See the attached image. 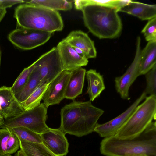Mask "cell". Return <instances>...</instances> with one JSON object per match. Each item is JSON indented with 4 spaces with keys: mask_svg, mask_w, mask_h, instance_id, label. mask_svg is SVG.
Wrapping results in <instances>:
<instances>
[{
    "mask_svg": "<svg viewBox=\"0 0 156 156\" xmlns=\"http://www.w3.org/2000/svg\"><path fill=\"white\" fill-rule=\"evenodd\" d=\"M86 74L88 83L87 92L90 101H93L105 88L104 79L99 72L94 69L87 71Z\"/></svg>",
    "mask_w": 156,
    "mask_h": 156,
    "instance_id": "18",
    "label": "cell"
},
{
    "mask_svg": "<svg viewBox=\"0 0 156 156\" xmlns=\"http://www.w3.org/2000/svg\"><path fill=\"white\" fill-rule=\"evenodd\" d=\"M6 12V9L0 6V23L5 16Z\"/></svg>",
    "mask_w": 156,
    "mask_h": 156,
    "instance_id": "33",
    "label": "cell"
},
{
    "mask_svg": "<svg viewBox=\"0 0 156 156\" xmlns=\"http://www.w3.org/2000/svg\"><path fill=\"white\" fill-rule=\"evenodd\" d=\"M104 111L93 105L90 101L75 100L61 110V124L59 128L66 133L81 137L94 132L98 121Z\"/></svg>",
    "mask_w": 156,
    "mask_h": 156,
    "instance_id": "1",
    "label": "cell"
},
{
    "mask_svg": "<svg viewBox=\"0 0 156 156\" xmlns=\"http://www.w3.org/2000/svg\"><path fill=\"white\" fill-rule=\"evenodd\" d=\"M129 156H149L146 154H134Z\"/></svg>",
    "mask_w": 156,
    "mask_h": 156,
    "instance_id": "37",
    "label": "cell"
},
{
    "mask_svg": "<svg viewBox=\"0 0 156 156\" xmlns=\"http://www.w3.org/2000/svg\"><path fill=\"white\" fill-rule=\"evenodd\" d=\"M141 51V38L138 36L136 39L135 55L133 62L123 75L115 78L116 90L123 99H130L129 88L140 76L139 66Z\"/></svg>",
    "mask_w": 156,
    "mask_h": 156,
    "instance_id": "9",
    "label": "cell"
},
{
    "mask_svg": "<svg viewBox=\"0 0 156 156\" xmlns=\"http://www.w3.org/2000/svg\"><path fill=\"white\" fill-rule=\"evenodd\" d=\"M41 82L39 73L34 68L25 85L15 95L18 101L20 104L24 101L37 87Z\"/></svg>",
    "mask_w": 156,
    "mask_h": 156,
    "instance_id": "22",
    "label": "cell"
},
{
    "mask_svg": "<svg viewBox=\"0 0 156 156\" xmlns=\"http://www.w3.org/2000/svg\"><path fill=\"white\" fill-rule=\"evenodd\" d=\"M20 140L28 142L42 143L41 134L24 127H18L10 130Z\"/></svg>",
    "mask_w": 156,
    "mask_h": 156,
    "instance_id": "24",
    "label": "cell"
},
{
    "mask_svg": "<svg viewBox=\"0 0 156 156\" xmlns=\"http://www.w3.org/2000/svg\"><path fill=\"white\" fill-rule=\"evenodd\" d=\"M25 111L12 92L11 87H0V112L5 119L17 115Z\"/></svg>",
    "mask_w": 156,
    "mask_h": 156,
    "instance_id": "14",
    "label": "cell"
},
{
    "mask_svg": "<svg viewBox=\"0 0 156 156\" xmlns=\"http://www.w3.org/2000/svg\"><path fill=\"white\" fill-rule=\"evenodd\" d=\"M1 53L0 49V65H1Z\"/></svg>",
    "mask_w": 156,
    "mask_h": 156,
    "instance_id": "39",
    "label": "cell"
},
{
    "mask_svg": "<svg viewBox=\"0 0 156 156\" xmlns=\"http://www.w3.org/2000/svg\"><path fill=\"white\" fill-rule=\"evenodd\" d=\"M101 153L105 156H129L144 154L156 156V122L152 121L137 136L121 139L114 136L104 138L100 144Z\"/></svg>",
    "mask_w": 156,
    "mask_h": 156,
    "instance_id": "2",
    "label": "cell"
},
{
    "mask_svg": "<svg viewBox=\"0 0 156 156\" xmlns=\"http://www.w3.org/2000/svg\"><path fill=\"white\" fill-rule=\"evenodd\" d=\"M156 65V41L148 42L141 50L139 66L140 75H145Z\"/></svg>",
    "mask_w": 156,
    "mask_h": 156,
    "instance_id": "19",
    "label": "cell"
},
{
    "mask_svg": "<svg viewBox=\"0 0 156 156\" xmlns=\"http://www.w3.org/2000/svg\"><path fill=\"white\" fill-rule=\"evenodd\" d=\"M65 134L58 128L48 129L41 134L42 143L55 156H64L68 152L69 143Z\"/></svg>",
    "mask_w": 156,
    "mask_h": 156,
    "instance_id": "12",
    "label": "cell"
},
{
    "mask_svg": "<svg viewBox=\"0 0 156 156\" xmlns=\"http://www.w3.org/2000/svg\"><path fill=\"white\" fill-rule=\"evenodd\" d=\"M118 0H79L74 1L76 9L80 10L84 6L88 5H95L114 8L116 9Z\"/></svg>",
    "mask_w": 156,
    "mask_h": 156,
    "instance_id": "26",
    "label": "cell"
},
{
    "mask_svg": "<svg viewBox=\"0 0 156 156\" xmlns=\"http://www.w3.org/2000/svg\"><path fill=\"white\" fill-rule=\"evenodd\" d=\"M5 119L2 113L0 112V127L4 124Z\"/></svg>",
    "mask_w": 156,
    "mask_h": 156,
    "instance_id": "35",
    "label": "cell"
},
{
    "mask_svg": "<svg viewBox=\"0 0 156 156\" xmlns=\"http://www.w3.org/2000/svg\"><path fill=\"white\" fill-rule=\"evenodd\" d=\"M130 0H118L116 9L118 12L123 7L127 5L132 1Z\"/></svg>",
    "mask_w": 156,
    "mask_h": 156,
    "instance_id": "32",
    "label": "cell"
},
{
    "mask_svg": "<svg viewBox=\"0 0 156 156\" xmlns=\"http://www.w3.org/2000/svg\"><path fill=\"white\" fill-rule=\"evenodd\" d=\"M34 67V62L24 68L17 77L11 87L12 90L15 95L20 92L25 85Z\"/></svg>",
    "mask_w": 156,
    "mask_h": 156,
    "instance_id": "25",
    "label": "cell"
},
{
    "mask_svg": "<svg viewBox=\"0 0 156 156\" xmlns=\"http://www.w3.org/2000/svg\"><path fill=\"white\" fill-rule=\"evenodd\" d=\"M141 32L147 41H156V17L148 20Z\"/></svg>",
    "mask_w": 156,
    "mask_h": 156,
    "instance_id": "28",
    "label": "cell"
},
{
    "mask_svg": "<svg viewBox=\"0 0 156 156\" xmlns=\"http://www.w3.org/2000/svg\"><path fill=\"white\" fill-rule=\"evenodd\" d=\"M80 10L85 25L99 38H115L120 34L122 24L116 9L90 5L83 6Z\"/></svg>",
    "mask_w": 156,
    "mask_h": 156,
    "instance_id": "3",
    "label": "cell"
},
{
    "mask_svg": "<svg viewBox=\"0 0 156 156\" xmlns=\"http://www.w3.org/2000/svg\"><path fill=\"white\" fill-rule=\"evenodd\" d=\"M119 11L133 15L142 20H149L156 17V5L132 1Z\"/></svg>",
    "mask_w": 156,
    "mask_h": 156,
    "instance_id": "17",
    "label": "cell"
},
{
    "mask_svg": "<svg viewBox=\"0 0 156 156\" xmlns=\"http://www.w3.org/2000/svg\"><path fill=\"white\" fill-rule=\"evenodd\" d=\"M71 73V71H63L50 83L42 100L43 103L47 108L58 104L65 98Z\"/></svg>",
    "mask_w": 156,
    "mask_h": 156,
    "instance_id": "11",
    "label": "cell"
},
{
    "mask_svg": "<svg viewBox=\"0 0 156 156\" xmlns=\"http://www.w3.org/2000/svg\"><path fill=\"white\" fill-rule=\"evenodd\" d=\"M11 133V130L8 129H0V154H7L6 146L8 139Z\"/></svg>",
    "mask_w": 156,
    "mask_h": 156,
    "instance_id": "30",
    "label": "cell"
},
{
    "mask_svg": "<svg viewBox=\"0 0 156 156\" xmlns=\"http://www.w3.org/2000/svg\"><path fill=\"white\" fill-rule=\"evenodd\" d=\"M0 156H12L11 155L8 154H0Z\"/></svg>",
    "mask_w": 156,
    "mask_h": 156,
    "instance_id": "38",
    "label": "cell"
},
{
    "mask_svg": "<svg viewBox=\"0 0 156 156\" xmlns=\"http://www.w3.org/2000/svg\"><path fill=\"white\" fill-rule=\"evenodd\" d=\"M34 63L41 81L50 83L63 71L56 47L42 55Z\"/></svg>",
    "mask_w": 156,
    "mask_h": 156,
    "instance_id": "8",
    "label": "cell"
},
{
    "mask_svg": "<svg viewBox=\"0 0 156 156\" xmlns=\"http://www.w3.org/2000/svg\"><path fill=\"white\" fill-rule=\"evenodd\" d=\"M144 91L140 96L124 112L105 123H98L94 130L104 138L114 136L126 122L130 115L140 103L147 96Z\"/></svg>",
    "mask_w": 156,
    "mask_h": 156,
    "instance_id": "10",
    "label": "cell"
},
{
    "mask_svg": "<svg viewBox=\"0 0 156 156\" xmlns=\"http://www.w3.org/2000/svg\"><path fill=\"white\" fill-rule=\"evenodd\" d=\"M15 156H25L21 150H19L16 153Z\"/></svg>",
    "mask_w": 156,
    "mask_h": 156,
    "instance_id": "36",
    "label": "cell"
},
{
    "mask_svg": "<svg viewBox=\"0 0 156 156\" xmlns=\"http://www.w3.org/2000/svg\"><path fill=\"white\" fill-rule=\"evenodd\" d=\"M56 48L63 71H71L87 65L88 59L80 56L64 39Z\"/></svg>",
    "mask_w": 156,
    "mask_h": 156,
    "instance_id": "13",
    "label": "cell"
},
{
    "mask_svg": "<svg viewBox=\"0 0 156 156\" xmlns=\"http://www.w3.org/2000/svg\"><path fill=\"white\" fill-rule=\"evenodd\" d=\"M64 39L72 47L81 49L87 58L96 57L94 42L87 33L80 30L72 31Z\"/></svg>",
    "mask_w": 156,
    "mask_h": 156,
    "instance_id": "15",
    "label": "cell"
},
{
    "mask_svg": "<svg viewBox=\"0 0 156 156\" xmlns=\"http://www.w3.org/2000/svg\"><path fill=\"white\" fill-rule=\"evenodd\" d=\"M48 108L43 103H41L33 109L5 119L0 128L10 130L16 127H24L41 134L49 128L46 123Z\"/></svg>",
    "mask_w": 156,
    "mask_h": 156,
    "instance_id": "6",
    "label": "cell"
},
{
    "mask_svg": "<svg viewBox=\"0 0 156 156\" xmlns=\"http://www.w3.org/2000/svg\"><path fill=\"white\" fill-rule=\"evenodd\" d=\"M49 84L47 82L41 81L30 96L21 103L25 111L33 109L40 104Z\"/></svg>",
    "mask_w": 156,
    "mask_h": 156,
    "instance_id": "20",
    "label": "cell"
},
{
    "mask_svg": "<svg viewBox=\"0 0 156 156\" xmlns=\"http://www.w3.org/2000/svg\"><path fill=\"white\" fill-rule=\"evenodd\" d=\"M14 17L18 27L53 33L61 31L63 21L57 11L24 3L15 9Z\"/></svg>",
    "mask_w": 156,
    "mask_h": 156,
    "instance_id": "4",
    "label": "cell"
},
{
    "mask_svg": "<svg viewBox=\"0 0 156 156\" xmlns=\"http://www.w3.org/2000/svg\"><path fill=\"white\" fill-rule=\"evenodd\" d=\"M20 141V150L25 156H55L42 143Z\"/></svg>",
    "mask_w": 156,
    "mask_h": 156,
    "instance_id": "21",
    "label": "cell"
},
{
    "mask_svg": "<svg viewBox=\"0 0 156 156\" xmlns=\"http://www.w3.org/2000/svg\"><path fill=\"white\" fill-rule=\"evenodd\" d=\"M76 52L80 56L83 57H86L83 52L80 49L75 47H72Z\"/></svg>",
    "mask_w": 156,
    "mask_h": 156,
    "instance_id": "34",
    "label": "cell"
},
{
    "mask_svg": "<svg viewBox=\"0 0 156 156\" xmlns=\"http://www.w3.org/2000/svg\"><path fill=\"white\" fill-rule=\"evenodd\" d=\"M156 96L146 97L138 105L114 136L121 139L133 138L142 133L156 119Z\"/></svg>",
    "mask_w": 156,
    "mask_h": 156,
    "instance_id": "5",
    "label": "cell"
},
{
    "mask_svg": "<svg viewBox=\"0 0 156 156\" xmlns=\"http://www.w3.org/2000/svg\"><path fill=\"white\" fill-rule=\"evenodd\" d=\"M20 147L19 139L11 132L8 139L6 146V154L11 155L15 153Z\"/></svg>",
    "mask_w": 156,
    "mask_h": 156,
    "instance_id": "29",
    "label": "cell"
},
{
    "mask_svg": "<svg viewBox=\"0 0 156 156\" xmlns=\"http://www.w3.org/2000/svg\"><path fill=\"white\" fill-rule=\"evenodd\" d=\"M25 2L57 11L70 10L72 7V1L65 0H32Z\"/></svg>",
    "mask_w": 156,
    "mask_h": 156,
    "instance_id": "23",
    "label": "cell"
},
{
    "mask_svg": "<svg viewBox=\"0 0 156 156\" xmlns=\"http://www.w3.org/2000/svg\"><path fill=\"white\" fill-rule=\"evenodd\" d=\"M52 34L19 27L9 34L8 38L17 47L23 50H29L46 43Z\"/></svg>",
    "mask_w": 156,
    "mask_h": 156,
    "instance_id": "7",
    "label": "cell"
},
{
    "mask_svg": "<svg viewBox=\"0 0 156 156\" xmlns=\"http://www.w3.org/2000/svg\"><path fill=\"white\" fill-rule=\"evenodd\" d=\"M86 72L82 67L71 71L65 98L73 100L82 93Z\"/></svg>",
    "mask_w": 156,
    "mask_h": 156,
    "instance_id": "16",
    "label": "cell"
},
{
    "mask_svg": "<svg viewBox=\"0 0 156 156\" xmlns=\"http://www.w3.org/2000/svg\"><path fill=\"white\" fill-rule=\"evenodd\" d=\"M24 2L25 1L21 0H0V6L6 9L15 4Z\"/></svg>",
    "mask_w": 156,
    "mask_h": 156,
    "instance_id": "31",
    "label": "cell"
},
{
    "mask_svg": "<svg viewBox=\"0 0 156 156\" xmlns=\"http://www.w3.org/2000/svg\"><path fill=\"white\" fill-rule=\"evenodd\" d=\"M145 75L146 87L144 91L147 94L156 96V65Z\"/></svg>",
    "mask_w": 156,
    "mask_h": 156,
    "instance_id": "27",
    "label": "cell"
}]
</instances>
